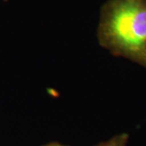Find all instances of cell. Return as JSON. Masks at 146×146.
Here are the masks:
<instances>
[{
    "label": "cell",
    "instance_id": "6da1fadb",
    "mask_svg": "<svg viewBox=\"0 0 146 146\" xmlns=\"http://www.w3.org/2000/svg\"><path fill=\"white\" fill-rule=\"evenodd\" d=\"M98 36L110 54L146 68V0H111Z\"/></svg>",
    "mask_w": 146,
    "mask_h": 146
},
{
    "label": "cell",
    "instance_id": "7a4b0ae2",
    "mask_svg": "<svg viewBox=\"0 0 146 146\" xmlns=\"http://www.w3.org/2000/svg\"><path fill=\"white\" fill-rule=\"evenodd\" d=\"M129 140L127 133H120L115 135L107 141L101 142L95 146H127Z\"/></svg>",
    "mask_w": 146,
    "mask_h": 146
},
{
    "label": "cell",
    "instance_id": "3957f363",
    "mask_svg": "<svg viewBox=\"0 0 146 146\" xmlns=\"http://www.w3.org/2000/svg\"><path fill=\"white\" fill-rule=\"evenodd\" d=\"M43 146H69L66 145H63L59 142H50V143H48L46 145H44Z\"/></svg>",
    "mask_w": 146,
    "mask_h": 146
}]
</instances>
